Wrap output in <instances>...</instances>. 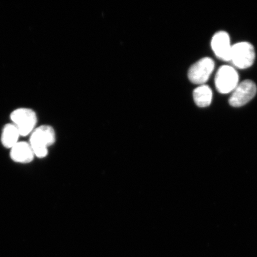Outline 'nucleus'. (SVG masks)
<instances>
[{
	"instance_id": "obj_1",
	"label": "nucleus",
	"mask_w": 257,
	"mask_h": 257,
	"mask_svg": "<svg viewBox=\"0 0 257 257\" xmlns=\"http://www.w3.org/2000/svg\"><path fill=\"white\" fill-rule=\"evenodd\" d=\"M56 133L50 125L37 127L30 136V144L35 157L43 159L48 154V149L55 143Z\"/></svg>"
},
{
	"instance_id": "obj_2",
	"label": "nucleus",
	"mask_w": 257,
	"mask_h": 257,
	"mask_svg": "<svg viewBox=\"0 0 257 257\" xmlns=\"http://www.w3.org/2000/svg\"><path fill=\"white\" fill-rule=\"evenodd\" d=\"M12 123L18 127L21 137L31 136L36 128L38 117L36 112L30 108L16 109L11 114Z\"/></svg>"
},
{
	"instance_id": "obj_3",
	"label": "nucleus",
	"mask_w": 257,
	"mask_h": 257,
	"mask_svg": "<svg viewBox=\"0 0 257 257\" xmlns=\"http://www.w3.org/2000/svg\"><path fill=\"white\" fill-rule=\"evenodd\" d=\"M254 48L248 42H241L232 46L230 62L240 69L249 68L254 62Z\"/></svg>"
},
{
	"instance_id": "obj_4",
	"label": "nucleus",
	"mask_w": 257,
	"mask_h": 257,
	"mask_svg": "<svg viewBox=\"0 0 257 257\" xmlns=\"http://www.w3.org/2000/svg\"><path fill=\"white\" fill-rule=\"evenodd\" d=\"M239 75L232 66L224 65L217 70L215 85L218 92L228 94L234 91L238 85Z\"/></svg>"
},
{
	"instance_id": "obj_5",
	"label": "nucleus",
	"mask_w": 257,
	"mask_h": 257,
	"mask_svg": "<svg viewBox=\"0 0 257 257\" xmlns=\"http://www.w3.org/2000/svg\"><path fill=\"white\" fill-rule=\"evenodd\" d=\"M215 63L209 57L202 58L189 69L188 76L190 81L197 85H204L213 73Z\"/></svg>"
},
{
	"instance_id": "obj_6",
	"label": "nucleus",
	"mask_w": 257,
	"mask_h": 257,
	"mask_svg": "<svg viewBox=\"0 0 257 257\" xmlns=\"http://www.w3.org/2000/svg\"><path fill=\"white\" fill-rule=\"evenodd\" d=\"M255 83L250 80H244L234 89L229 98V104L234 107H240L248 103L256 95Z\"/></svg>"
},
{
	"instance_id": "obj_7",
	"label": "nucleus",
	"mask_w": 257,
	"mask_h": 257,
	"mask_svg": "<svg viewBox=\"0 0 257 257\" xmlns=\"http://www.w3.org/2000/svg\"><path fill=\"white\" fill-rule=\"evenodd\" d=\"M211 47L215 55L225 62H230L231 50L229 34L224 31H220L215 34L211 40Z\"/></svg>"
},
{
	"instance_id": "obj_8",
	"label": "nucleus",
	"mask_w": 257,
	"mask_h": 257,
	"mask_svg": "<svg viewBox=\"0 0 257 257\" xmlns=\"http://www.w3.org/2000/svg\"><path fill=\"white\" fill-rule=\"evenodd\" d=\"M11 159L15 163L20 164L30 163L34 160L35 156L30 143L19 141L11 149Z\"/></svg>"
},
{
	"instance_id": "obj_9",
	"label": "nucleus",
	"mask_w": 257,
	"mask_h": 257,
	"mask_svg": "<svg viewBox=\"0 0 257 257\" xmlns=\"http://www.w3.org/2000/svg\"><path fill=\"white\" fill-rule=\"evenodd\" d=\"M21 134L17 127L14 123L6 124L3 128L1 141L6 149L11 150L19 142Z\"/></svg>"
},
{
	"instance_id": "obj_10",
	"label": "nucleus",
	"mask_w": 257,
	"mask_h": 257,
	"mask_svg": "<svg viewBox=\"0 0 257 257\" xmlns=\"http://www.w3.org/2000/svg\"><path fill=\"white\" fill-rule=\"evenodd\" d=\"M193 97L199 107H206L211 103L213 92L208 86L202 85L194 89Z\"/></svg>"
}]
</instances>
